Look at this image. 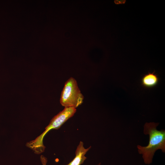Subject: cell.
Listing matches in <instances>:
<instances>
[{
	"mask_svg": "<svg viewBox=\"0 0 165 165\" xmlns=\"http://www.w3.org/2000/svg\"><path fill=\"white\" fill-rule=\"evenodd\" d=\"M91 146L85 148L83 143L80 141L78 146L75 152V156L73 160L66 165H81L86 159L85 155L90 148Z\"/></svg>",
	"mask_w": 165,
	"mask_h": 165,
	"instance_id": "cell-4",
	"label": "cell"
},
{
	"mask_svg": "<svg viewBox=\"0 0 165 165\" xmlns=\"http://www.w3.org/2000/svg\"><path fill=\"white\" fill-rule=\"evenodd\" d=\"M76 111V108L74 107H65L51 119L42 133L34 140L27 142L26 146L32 149L36 154H39L43 152L46 148L43 145V141L46 133L52 129L60 128L69 119L74 116Z\"/></svg>",
	"mask_w": 165,
	"mask_h": 165,
	"instance_id": "cell-2",
	"label": "cell"
},
{
	"mask_svg": "<svg viewBox=\"0 0 165 165\" xmlns=\"http://www.w3.org/2000/svg\"><path fill=\"white\" fill-rule=\"evenodd\" d=\"M158 123H146L144 125V133L149 136L148 145L146 146L138 145L137 146L139 153L142 155L144 163L149 165L152 163L155 152L160 149L165 152V130H158L157 127Z\"/></svg>",
	"mask_w": 165,
	"mask_h": 165,
	"instance_id": "cell-1",
	"label": "cell"
},
{
	"mask_svg": "<svg viewBox=\"0 0 165 165\" xmlns=\"http://www.w3.org/2000/svg\"><path fill=\"white\" fill-rule=\"evenodd\" d=\"M158 81V77L154 72H148L144 75L141 80L142 86L147 88H152L155 86Z\"/></svg>",
	"mask_w": 165,
	"mask_h": 165,
	"instance_id": "cell-5",
	"label": "cell"
},
{
	"mask_svg": "<svg viewBox=\"0 0 165 165\" xmlns=\"http://www.w3.org/2000/svg\"><path fill=\"white\" fill-rule=\"evenodd\" d=\"M40 160L42 165H46L47 161V158L41 155L40 156Z\"/></svg>",
	"mask_w": 165,
	"mask_h": 165,
	"instance_id": "cell-6",
	"label": "cell"
},
{
	"mask_svg": "<svg viewBox=\"0 0 165 165\" xmlns=\"http://www.w3.org/2000/svg\"><path fill=\"white\" fill-rule=\"evenodd\" d=\"M97 165H101V163H99V164H97Z\"/></svg>",
	"mask_w": 165,
	"mask_h": 165,
	"instance_id": "cell-7",
	"label": "cell"
},
{
	"mask_svg": "<svg viewBox=\"0 0 165 165\" xmlns=\"http://www.w3.org/2000/svg\"><path fill=\"white\" fill-rule=\"evenodd\" d=\"M82 94L76 80L71 77L65 83L61 93L60 102L64 107L76 108L79 106L78 99Z\"/></svg>",
	"mask_w": 165,
	"mask_h": 165,
	"instance_id": "cell-3",
	"label": "cell"
}]
</instances>
